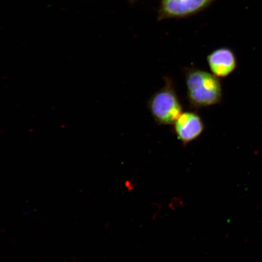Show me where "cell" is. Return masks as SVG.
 Wrapping results in <instances>:
<instances>
[{"mask_svg": "<svg viewBox=\"0 0 262 262\" xmlns=\"http://www.w3.org/2000/svg\"><path fill=\"white\" fill-rule=\"evenodd\" d=\"M183 71L186 98L191 109L199 110L221 103L223 90L219 78L195 67L185 68Z\"/></svg>", "mask_w": 262, "mask_h": 262, "instance_id": "cell-1", "label": "cell"}, {"mask_svg": "<svg viewBox=\"0 0 262 262\" xmlns=\"http://www.w3.org/2000/svg\"><path fill=\"white\" fill-rule=\"evenodd\" d=\"M165 85L147 100V107L158 125H172L183 112L171 78L164 77Z\"/></svg>", "mask_w": 262, "mask_h": 262, "instance_id": "cell-2", "label": "cell"}, {"mask_svg": "<svg viewBox=\"0 0 262 262\" xmlns=\"http://www.w3.org/2000/svg\"><path fill=\"white\" fill-rule=\"evenodd\" d=\"M217 0H161L158 19L183 18L204 11Z\"/></svg>", "mask_w": 262, "mask_h": 262, "instance_id": "cell-3", "label": "cell"}, {"mask_svg": "<svg viewBox=\"0 0 262 262\" xmlns=\"http://www.w3.org/2000/svg\"><path fill=\"white\" fill-rule=\"evenodd\" d=\"M205 123L196 112H183L172 125V132L183 147L199 138L204 132Z\"/></svg>", "mask_w": 262, "mask_h": 262, "instance_id": "cell-4", "label": "cell"}, {"mask_svg": "<svg viewBox=\"0 0 262 262\" xmlns=\"http://www.w3.org/2000/svg\"><path fill=\"white\" fill-rule=\"evenodd\" d=\"M206 60L212 74L218 78L229 76L237 67L236 57L228 48L215 49L208 55Z\"/></svg>", "mask_w": 262, "mask_h": 262, "instance_id": "cell-5", "label": "cell"}, {"mask_svg": "<svg viewBox=\"0 0 262 262\" xmlns=\"http://www.w3.org/2000/svg\"><path fill=\"white\" fill-rule=\"evenodd\" d=\"M168 206L170 209L172 211H176L180 208H184L185 204L184 201L181 198L174 196L170 201Z\"/></svg>", "mask_w": 262, "mask_h": 262, "instance_id": "cell-6", "label": "cell"}, {"mask_svg": "<svg viewBox=\"0 0 262 262\" xmlns=\"http://www.w3.org/2000/svg\"><path fill=\"white\" fill-rule=\"evenodd\" d=\"M152 205L154 209H155L153 211L152 219L153 220H155V219L158 217L160 213L161 212V205L159 204H154Z\"/></svg>", "mask_w": 262, "mask_h": 262, "instance_id": "cell-7", "label": "cell"}, {"mask_svg": "<svg viewBox=\"0 0 262 262\" xmlns=\"http://www.w3.org/2000/svg\"><path fill=\"white\" fill-rule=\"evenodd\" d=\"M124 185L128 192H132L136 188L135 183L130 180H126L125 182H124Z\"/></svg>", "mask_w": 262, "mask_h": 262, "instance_id": "cell-8", "label": "cell"}, {"mask_svg": "<svg viewBox=\"0 0 262 262\" xmlns=\"http://www.w3.org/2000/svg\"><path fill=\"white\" fill-rule=\"evenodd\" d=\"M136 1H137V0H129V2L130 3H134L136 2Z\"/></svg>", "mask_w": 262, "mask_h": 262, "instance_id": "cell-9", "label": "cell"}]
</instances>
